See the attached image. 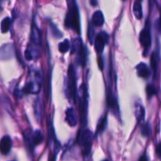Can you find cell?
I'll use <instances>...</instances> for the list:
<instances>
[{"label":"cell","mask_w":161,"mask_h":161,"mask_svg":"<svg viewBox=\"0 0 161 161\" xmlns=\"http://www.w3.org/2000/svg\"><path fill=\"white\" fill-rule=\"evenodd\" d=\"M33 108H34L36 120H37V122L40 123L42 117V114H43V107H42V103L40 99L36 98L35 100L34 104H33Z\"/></svg>","instance_id":"13"},{"label":"cell","mask_w":161,"mask_h":161,"mask_svg":"<svg viewBox=\"0 0 161 161\" xmlns=\"http://www.w3.org/2000/svg\"><path fill=\"white\" fill-rule=\"evenodd\" d=\"M156 152H157V154L158 155V157L161 158V142L157 144V148H156Z\"/></svg>","instance_id":"27"},{"label":"cell","mask_w":161,"mask_h":161,"mask_svg":"<svg viewBox=\"0 0 161 161\" xmlns=\"http://www.w3.org/2000/svg\"><path fill=\"white\" fill-rule=\"evenodd\" d=\"M42 86V78L40 72H34V80L29 81L25 85L22 92L25 94H37L39 92Z\"/></svg>","instance_id":"6"},{"label":"cell","mask_w":161,"mask_h":161,"mask_svg":"<svg viewBox=\"0 0 161 161\" xmlns=\"http://www.w3.org/2000/svg\"><path fill=\"white\" fill-rule=\"evenodd\" d=\"M102 161H108V160H102Z\"/></svg>","instance_id":"31"},{"label":"cell","mask_w":161,"mask_h":161,"mask_svg":"<svg viewBox=\"0 0 161 161\" xmlns=\"http://www.w3.org/2000/svg\"><path fill=\"white\" fill-rule=\"evenodd\" d=\"M88 94L87 88L86 84H82L80 86V90L78 93V99H79V111H80V120L81 124L83 127H86V123H87V108H88Z\"/></svg>","instance_id":"3"},{"label":"cell","mask_w":161,"mask_h":161,"mask_svg":"<svg viewBox=\"0 0 161 161\" xmlns=\"http://www.w3.org/2000/svg\"><path fill=\"white\" fill-rule=\"evenodd\" d=\"M139 161H148V158H147V157H146V155H142V156L141 157H140V159H139Z\"/></svg>","instance_id":"28"},{"label":"cell","mask_w":161,"mask_h":161,"mask_svg":"<svg viewBox=\"0 0 161 161\" xmlns=\"http://www.w3.org/2000/svg\"><path fill=\"white\" fill-rule=\"evenodd\" d=\"M70 47H71V43L68 39H64L63 42H60L59 45H58V50L61 53H64L66 52L69 51L70 50Z\"/></svg>","instance_id":"23"},{"label":"cell","mask_w":161,"mask_h":161,"mask_svg":"<svg viewBox=\"0 0 161 161\" xmlns=\"http://www.w3.org/2000/svg\"><path fill=\"white\" fill-rule=\"evenodd\" d=\"M151 61V69L153 71V73L157 74V68H158V55L157 54L156 52H153L152 53V56L150 58Z\"/></svg>","instance_id":"22"},{"label":"cell","mask_w":161,"mask_h":161,"mask_svg":"<svg viewBox=\"0 0 161 161\" xmlns=\"http://www.w3.org/2000/svg\"><path fill=\"white\" fill-rule=\"evenodd\" d=\"M138 1H140V2H142V0H138Z\"/></svg>","instance_id":"32"},{"label":"cell","mask_w":161,"mask_h":161,"mask_svg":"<svg viewBox=\"0 0 161 161\" xmlns=\"http://www.w3.org/2000/svg\"><path fill=\"white\" fill-rule=\"evenodd\" d=\"M66 121H67L68 124L71 127H75L76 126L77 122H78V119H77L76 114H75V112L74 110V108H68L67 111H66Z\"/></svg>","instance_id":"14"},{"label":"cell","mask_w":161,"mask_h":161,"mask_svg":"<svg viewBox=\"0 0 161 161\" xmlns=\"http://www.w3.org/2000/svg\"><path fill=\"white\" fill-rule=\"evenodd\" d=\"M160 28H161V15H160Z\"/></svg>","instance_id":"30"},{"label":"cell","mask_w":161,"mask_h":161,"mask_svg":"<svg viewBox=\"0 0 161 161\" xmlns=\"http://www.w3.org/2000/svg\"><path fill=\"white\" fill-rule=\"evenodd\" d=\"M108 116H107V114L104 115L103 116L100 118L99 119V122L97 124V129H96V134L97 135H100V134L103 133L104 130H105L107 127V123H108Z\"/></svg>","instance_id":"18"},{"label":"cell","mask_w":161,"mask_h":161,"mask_svg":"<svg viewBox=\"0 0 161 161\" xmlns=\"http://www.w3.org/2000/svg\"><path fill=\"white\" fill-rule=\"evenodd\" d=\"M67 3L69 11L64 19V26L80 34V17L76 0H67Z\"/></svg>","instance_id":"1"},{"label":"cell","mask_w":161,"mask_h":161,"mask_svg":"<svg viewBox=\"0 0 161 161\" xmlns=\"http://www.w3.org/2000/svg\"><path fill=\"white\" fill-rule=\"evenodd\" d=\"M104 22H105V19H104V15L102 11L97 10L94 12L91 18V25L95 27H101L103 25Z\"/></svg>","instance_id":"16"},{"label":"cell","mask_w":161,"mask_h":161,"mask_svg":"<svg viewBox=\"0 0 161 161\" xmlns=\"http://www.w3.org/2000/svg\"><path fill=\"white\" fill-rule=\"evenodd\" d=\"M44 138L42 132L39 130L31 132L29 130L25 131V141L27 148L32 151L34 147L39 146L43 142Z\"/></svg>","instance_id":"5"},{"label":"cell","mask_w":161,"mask_h":161,"mask_svg":"<svg viewBox=\"0 0 161 161\" xmlns=\"http://www.w3.org/2000/svg\"><path fill=\"white\" fill-rule=\"evenodd\" d=\"M88 37H89V39L90 41H91V42H94V33H93V30H92V27H91V24L89 26V28H88Z\"/></svg>","instance_id":"26"},{"label":"cell","mask_w":161,"mask_h":161,"mask_svg":"<svg viewBox=\"0 0 161 161\" xmlns=\"http://www.w3.org/2000/svg\"><path fill=\"white\" fill-rule=\"evenodd\" d=\"M11 20L9 17H5L1 22V31L3 33H6L9 31L10 27Z\"/></svg>","instance_id":"24"},{"label":"cell","mask_w":161,"mask_h":161,"mask_svg":"<svg viewBox=\"0 0 161 161\" xmlns=\"http://www.w3.org/2000/svg\"><path fill=\"white\" fill-rule=\"evenodd\" d=\"M139 41L141 45L146 50V54L147 53L148 50L151 47L152 44V39H151V33L149 27H146L139 34Z\"/></svg>","instance_id":"9"},{"label":"cell","mask_w":161,"mask_h":161,"mask_svg":"<svg viewBox=\"0 0 161 161\" xmlns=\"http://www.w3.org/2000/svg\"><path fill=\"white\" fill-rule=\"evenodd\" d=\"M137 74L139 77L143 79H149L151 75V70L145 63L141 62L137 65Z\"/></svg>","instance_id":"11"},{"label":"cell","mask_w":161,"mask_h":161,"mask_svg":"<svg viewBox=\"0 0 161 161\" xmlns=\"http://www.w3.org/2000/svg\"><path fill=\"white\" fill-rule=\"evenodd\" d=\"M64 92L65 95L69 100L75 101L76 98L77 94L76 91V75L75 72L72 64H70L68 69V76L65 78V83H64Z\"/></svg>","instance_id":"2"},{"label":"cell","mask_w":161,"mask_h":161,"mask_svg":"<svg viewBox=\"0 0 161 161\" xmlns=\"http://www.w3.org/2000/svg\"><path fill=\"white\" fill-rule=\"evenodd\" d=\"M93 140H94V135L90 130L86 129L80 132L78 142L81 148L82 153L83 154V156H88L90 154L92 148Z\"/></svg>","instance_id":"4"},{"label":"cell","mask_w":161,"mask_h":161,"mask_svg":"<svg viewBox=\"0 0 161 161\" xmlns=\"http://www.w3.org/2000/svg\"><path fill=\"white\" fill-rule=\"evenodd\" d=\"M133 12L135 14V17L138 20H141L142 18V3L140 1H136L135 2L133 6Z\"/></svg>","instance_id":"19"},{"label":"cell","mask_w":161,"mask_h":161,"mask_svg":"<svg viewBox=\"0 0 161 161\" xmlns=\"http://www.w3.org/2000/svg\"><path fill=\"white\" fill-rule=\"evenodd\" d=\"M124 1H125V0H124Z\"/></svg>","instance_id":"33"},{"label":"cell","mask_w":161,"mask_h":161,"mask_svg":"<svg viewBox=\"0 0 161 161\" xmlns=\"http://www.w3.org/2000/svg\"><path fill=\"white\" fill-rule=\"evenodd\" d=\"M13 51H14V46L12 44L7 43L3 45L1 48L2 59L6 60L12 58V56L14 55Z\"/></svg>","instance_id":"17"},{"label":"cell","mask_w":161,"mask_h":161,"mask_svg":"<svg viewBox=\"0 0 161 161\" xmlns=\"http://www.w3.org/2000/svg\"><path fill=\"white\" fill-rule=\"evenodd\" d=\"M86 49L83 46V41L80 38L74 39L72 41V53L77 54L79 58V61L83 65H85L86 60Z\"/></svg>","instance_id":"7"},{"label":"cell","mask_w":161,"mask_h":161,"mask_svg":"<svg viewBox=\"0 0 161 161\" xmlns=\"http://www.w3.org/2000/svg\"><path fill=\"white\" fill-rule=\"evenodd\" d=\"M152 134V127L149 122H146L142 124L141 128V135L144 138H149Z\"/></svg>","instance_id":"20"},{"label":"cell","mask_w":161,"mask_h":161,"mask_svg":"<svg viewBox=\"0 0 161 161\" xmlns=\"http://www.w3.org/2000/svg\"><path fill=\"white\" fill-rule=\"evenodd\" d=\"M31 44H33L35 46L39 47L41 43V35L40 31L38 29L37 27L33 25L32 28H31Z\"/></svg>","instance_id":"15"},{"label":"cell","mask_w":161,"mask_h":161,"mask_svg":"<svg viewBox=\"0 0 161 161\" xmlns=\"http://www.w3.org/2000/svg\"><path fill=\"white\" fill-rule=\"evenodd\" d=\"M50 31H51L52 36H53L54 38H57V39H61V37L63 36V33L58 29V27L53 23V22L50 21Z\"/></svg>","instance_id":"21"},{"label":"cell","mask_w":161,"mask_h":161,"mask_svg":"<svg viewBox=\"0 0 161 161\" xmlns=\"http://www.w3.org/2000/svg\"><path fill=\"white\" fill-rule=\"evenodd\" d=\"M146 94H147V97L149 98H151L152 97H153L154 95L157 94V90L155 87V86H153V84H149L146 86Z\"/></svg>","instance_id":"25"},{"label":"cell","mask_w":161,"mask_h":161,"mask_svg":"<svg viewBox=\"0 0 161 161\" xmlns=\"http://www.w3.org/2000/svg\"><path fill=\"white\" fill-rule=\"evenodd\" d=\"M108 41H109V36L105 31H101L96 36L94 39V47H95L96 51L99 54L103 52L105 46L108 44Z\"/></svg>","instance_id":"8"},{"label":"cell","mask_w":161,"mask_h":161,"mask_svg":"<svg viewBox=\"0 0 161 161\" xmlns=\"http://www.w3.org/2000/svg\"><path fill=\"white\" fill-rule=\"evenodd\" d=\"M135 115L138 124H141L144 121L146 116V110L143 105L139 102H136L135 106Z\"/></svg>","instance_id":"12"},{"label":"cell","mask_w":161,"mask_h":161,"mask_svg":"<svg viewBox=\"0 0 161 161\" xmlns=\"http://www.w3.org/2000/svg\"><path fill=\"white\" fill-rule=\"evenodd\" d=\"M12 149V140L9 135H5L0 142V149L3 155H7Z\"/></svg>","instance_id":"10"},{"label":"cell","mask_w":161,"mask_h":161,"mask_svg":"<svg viewBox=\"0 0 161 161\" xmlns=\"http://www.w3.org/2000/svg\"><path fill=\"white\" fill-rule=\"evenodd\" d=\"M91 3L92 6H96L97 5V0H91Z\"/></svg>","instance_id":"29"}]
</instances>
